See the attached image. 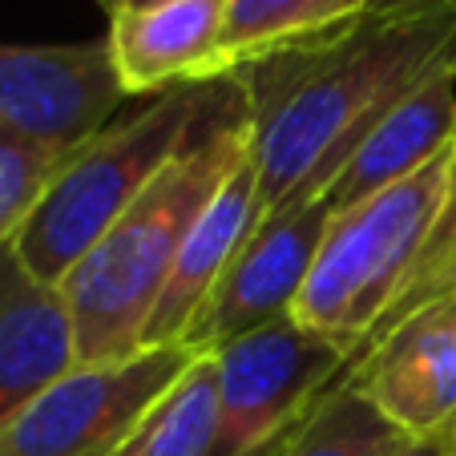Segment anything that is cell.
Returning <instances> with one entry per match:
<instances>
[{"mask_svg": "<svg viewBox=\"0 0 456 456\" xmlns=\"http://www.w3.org/2000/svg\"><path fill=\"white\" fill-rule=\"evenodd\" d=\"M440 69H456V0L371 9L336 33L239 65L231 77L247 94L263 215L319 199L363 134Z\"/></svg>", "mask_w": 456, "mask_h": 456, "instance_id": "6da1fadb", "label": "cell"}, {"mask_svg": "<svg viewBox=\"0 0 456 456\" xmlns=\"http://www.w3.org/2000/svg\"><path fill=\"white\" fill-rule=\"evenodd\" d=\"M456 291V142L331 218L291 319L355 352Z\"/></svg>", "mask_w": 456, "mask_h": 456, "instance_id": "7a4b0ae2", "label": "cell"}, {"mask_svg": "<svg viewBox=\"0 0 456 456\" xmlns=\"http://www.w3.org/2000/svg\"><path fill=\"white\" fill-rule=\"evenodd\" d=\"M247 154L250 126L242 94L142 190V199L61 279L57 291L73 319L77 363H118L142 352V331L182 242Z\"/></svg>", "mask_w": 456, "mask_h": 456, "instance_id": "3957f363", "label": "cell"}, {"mask_svg": "<svg viewBox=\"0 0 456 456\" xmlns=\"http://www.w3.org/2000/svg\"><path fill=\"white\" fill-rule=\"evenodd\" d=\"M239 97L242 86L231 73L215 81H186L154 94L129 118L97 129L65 154L45 199L17 231V258L41 283L61 287L81 255L142 199V190Z\"/></svg>", "mask_w": 456, "mask_h": 456, "instance_id": "277c9868", "label": "cell"}, {"mask_svg": "<svg viewBox=\"0 0 456 456\" xmlns=\"http://www.w3.org/2000/svg\"><path fill=\"white\" fill-rule=\"evenodd\" d=\"M210 355L218 371V424L207 456H279L323 404L352 352L295 319H279Z\"/></svg>", "mask_w": 456, "mask_h": 456, "instance_id": "5b68a950", "label": "cell"}, {"mask_svg": "<svg viewBox=\"0 0 456 456\" xmlns=\"http://www.w3.org/2000/svg\"><path fill=\"white\" fill-rule=\"evenodd\" d=\"M199 355L146 347L118 363H77L0 420V456H113L129 428Z\"/></svg>", "mask_w": 456, "mask_h": 456, "instance_id": "8992f818", "label": "cell"}, {"mask_svg": "<svg viewBox=\"0 0 456 456\" xmlns=\"http://www.w3.org/2000/svg\"><path fill=\"white\" fill-rule=\"evenodd\" d=\"M110 41L0 45V138L69 154L126 105Z\"/></svg>", "mask_w": 456, "mask_h": 456, "instance_id": "52a82bcc", "label": "cell"}, {"mask_svg": "<svg viewBox=\"0 0 456 456\" xmlns=\"http://www.w3.org/2000/svg\"><path fill=\"white\" fill-rule=\"evenodd\" d=\"M331 218L336 215L323 199L267 210L247 234V242L234 250L199 315L190 319L182 347H190L194 355H210L231 339L291 319Z\"/></svg>", "mask_w": 456, "mask_h": 456, "instance_id": "ba28073f", "label": "cell"}, {"mask_svg": "<svg viewBox=\"0 0 456 456\" xmlns=\"http://www.w3.org/2000/svg\"><path fill=\"white\" fill-rule=\"evenodd\" d=\"M368 404L408 436H440L456 424V291L400 319L384 339L352 352V376Z\"/></svg>", "mask_w": 456, "mask_h": 456, "instance_id": "9c48e42d", "label": "cell"}, {"mask_svg": "<svg viewBox=\"0 0 456 456\" xmlns=\"http://www.w3.org/2000/svg\"><path fill=\"white\" fill-rule=\"evenodd\" d=\"M226 0H154L110 12L113 69L129 97L186 81H215L223 57Z\"/></svg>", "mask_w": 456, "mask_h": 456, "instance_id": "30bf717a", "label": "cell"}, {"mask_svg": "<svg viewBox=\"0 0 456 456\" xmlns=\"http://www.w3.org/2000/svg\"><path fill=\"white\" fill-rule=\"evenodd\" d=\"M263 218V194H258V170L255 158H242L234 166V174L218 186V194L210 199V207L199 215L194 231L186 234L174 271L166 279L162 295H158L150 323L142 331V352L146 347H174L182 344L190 319L199 315V307L207 303V295L215 291V283L223 279L226 263L234 258V250L247 242V234Z\"/></svg>", "mask_w": 456, "mask_h": 456, "instance_id": "8fae6325", "label": "cell"}, {"mask_svg": "<svg viewBox=\"0 0 456 456\" xmlns=\"http://www.w3.org/2000/svg\"><path fill=\"white\" fill-rule=\"evenodd\" d=\"M456 142V69H440L420 81L408 97H400L376 126L360 138L344 170L328 182L319 199L331 215L379 194L384 186L424 170L444 146Z\"/></svg>", "mask_w": 456, "mask_h": 456, "instance_id": "7c38bea8", "label": "cell"}, {"mask_svg": "<svg viewBox=\"0 0 456 456\" xmlns=\"http://www.w3.org/2000/svg\"><path fill=\"white\" fill-rule=\"evenodd\" d=\"M77 368L69 307L12 250H0V420Z\"/></svg>", "mask_w": 456, "mask_h": 456, "instance_id": "4fadbf2b", "label": "cell"}, {"mask_svg": "<svg viewBox=\"0 0 456 456\" xmlns=\"http://www.w3.org/2000/svg\"><path fill=\"white\" fill-rule=\"evenodd\" d=\"M371 4L376 0H226L218 77L287 45L336 33L371 12Z\"/></svg>", "mask_w": 456, "mask_h": 456, "instance_id": "5bb4252c", "label": "cell"}, {"mask_svg": "<svg viewBox=\"0 0 456 456\" xmlns=\"http://www.w3.org/2000/svg\"><path fill=\"white\" fill-rule=\"evenodd\" d=\"M218 424L215 355H199L142 412L113 456H207Z\"/></svg>", "mask_w": 456, "mask_h": 456, "instance_id": "9a60e30c", "label": "cell"}, {"mask_svg": "<svg viewBox=\"0 0 456 456\" xmlns=\"http://www.w3.org/2000/svg\"><path fill=\"white\" fill-rule=\"evenodd\" d=\"M404 440L408 432H400L355 387H344L315 408L279 456H392Z\"/></svg>", "mask_w": 456, "mask_h": 456, "instance_id": "2e32d148", "label": "cell"}, {"mask_svg": "<svg viewBox=\"0 0 456 456\" xmlns=\"http://www.w3.org/2000/svg\"><path fill=\"white\" fill-rule=\"evenodd\" d=\"M61 162H65V154H45V150L0 138V250L17 239L25 218L45 199Z\"/></svg>", "mask_w": 456, "mask_h": 456, "instance_id": "e0dca14e", "label": "cell"}, {"mask_svg": "<svg viewBox=\"0 0 456 456\" xmlns=\"http://www.w3.org/2000/svg\"><path fill=\"white\" fill-rule=\"evenodd\" d=\"M392 456H448V440L444 432L440 436H408Z\"/></svg>", "mask_w": 456, "mask_h": 456, "instance_id": "ac0fdd59", "label": "cell"}, {"mask_svg": "<svg viewBox=\"0 0 456 456\" xmlns=\"http://www.w3.org/2000/svg\"><path fill=\"white\" fill-rule=\"evenodd\" d=\"M424 4H452V0H376L371 9H424Z\"/></svg>", "mask_w": 456, "mask_h": 456, "instance_id": "d6986e66", "label": "cell"}, {"mask_svg": "<svg viewBox=\"0 0 456 456\" xmlns=\"http://www.w3.org/2000/svg\"><path fill=\"white\" fill-rule=\"evenodd\" d=\"M110 12H121V9H138V4H154V0H102Z\"/></svg>", "mask_w": 456, "mask_h": 456, "instance_id": "ffe728a7", "label": "cell"}, {"mask_svg": "<svg viewBox=\"0 0 456 456\" xmlns=\"http://www.w3.org/2000/svg\"><path fill=\"white\" fill-rule=\"evenodd\" d=\"M444 440H448V456H456V424L444 432Z\"/></svg>", "mask_w": 456, "mask_h": 456, "instance_id": "44dd1931", "label": "cell"}]
</instances>
